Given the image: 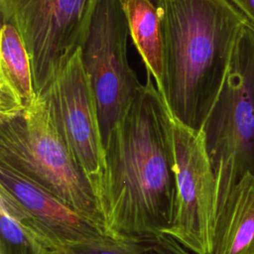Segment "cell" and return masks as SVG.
Listing matches in <instances>:
<instances>
[{
	"mask_svg": "<svg viewBox=\"0 0 254 254\" xmlns=\"http://www.w3.org/2000/svg\"><path fill=\"white\" fill-rule=\"evenodd\" d=\"M212 254H254V175L234 187L217 215Z\"/></svg>",
	"mask_w": 254,
	"mask_h": 254,
	"instance_id": "obj_12",
	"label": "cell"
},
{
	"mask_svg": "<svg viewBox=\"0 0 254 254\" xmlns=\"http://www.w3.org/2000/svg\"><path fill=\"white\" fill-rule=\"evenodd\" d=\"M129 34L147 74L161 91L164 77V42L157 5L153 0H122Z\"/></svg>",
	"mask_w": 254,
	"mask_h": 254,
	"instance_id": "obj_13",
	"label": "cell"
},
{
	"mask_svg": "<svg viewBox=\"0 0 254 254\" xmlns=\"http://www.w3.org/2000/svg\"><path fill=\"white\" fill-rule=\"evenodd\" d=\"M216 194L217 215L232 190L254 175V30L245 25L220 93L201 129Z\"/></svg>",
	"mask_w": 254,
	"mask_h": 254,
	"instance_id": "obj_4",
	"label": "cell"
},
{
	"mask_svg": "<svg viewBox=\"0 0 254 254\" xmlns=\"http://www.w3.org/2000/svg\"><path fill=\"white\" fill-rule=\"evenodd\" d=\"M174 144L176 211L164 234L194 254H212L217 194L203 133L175 119Z\"/></svg>",
	"mask_w": 254,
	"mask_h": 254,
	"instance_id": "obj_7",
	"label": "cell"
},
{
	"mask_svg": "<svg viewBox=\"0 0 254 254\" xmlns=\"http://www.w3.org/2000/svg\"><path fill=\"white\" fill-rule=\"evenodd\" d=\"M43 95L50 103L54 120L74 161L89 182L103 215L105 150L81 49L59 71Z\"/></svg>",
	"mask_w": 254,
	"mask_h": 254,
	"instance_id": "obj_8",
	"label": "cell"
},
{
	"mask_svg": "<svg viewBox=\"0 0 254 254\" xmlns=\"http://www.w3.org/2000/svg\"><path fill=\"white\" fill-rule=\"evenodd\" d=\"M146 254H194L180 244L176 239L161 234L154 239L146 240Z\"/></svg>",
	"mask_w": 254,
	"mask_h": 254,
	"instance_id": "obj_15",
	"label": "cell"
},
{
	"mask_svg": "<svg viewBox=\"0 0 254 254\" xmlns=\"http://www.w3.org/2000/svg\"><path fill=\"white\" fill-rule=\"evenodd\" d=\"M254 30V0H227Z\"/></svg>",
	"mask_w": 254,
	"mask_h": 254,
	"instance_id": "obj_16",
	"label": "cell"
},
{
	"mask_svg": "<svg viewBox=\"0 0 254 254\" xmlns=\"http://www.w3.org/2000/svg\"><path fill=\"white\" fill-rule=\"evenodd\" d=\"M99 1L0 0L2 22L18 31L27 50L38 94L81 49Z\"/></svg>",
	"mask_w": 254,
	"mask_h": 254,
	"instance_id": "obj_5",
	"label": "cell"
},
{
	"mask_svg": "<svg viewBox=\"0 0 254 254\" xmlns=\"http://www.w3.org/2000/svg\"><path fill=\"white\" fill-rule=\"evenodd\" d=\"M0 163L51 191L106 231L91 186L61 134L45 95L37 93L27 111L0 122Z\"/></svg>",
	"mask_w": 254,
	"mask_h": 254,
	"instance_id": "obj_3",
	"label": "cell"
},
{
	"mask_svg": "<svg viewBox=\"0 0 254 254\" xmlns=\"http://www.w3.org/2000/svg\"><path fill=\"white\" fill-rule=\"evenodd\" d=\"M64 254H146V240L104 236L64 246Z\"/></svg>",
	"mask_w": 254,
	"mask_h": 254,
	"instance_id": "obj_14",
	"label": "cell"
},
{
	"mask_svg": "<svg viewBox=\"0 0 254 254\" xmlns=\"http://www.w3.org/2000/svg\"><path fill=\"white\" fill-rule=\"evenodd\" d=\"M0 187L12 193L64 246L110 236L63 199L3 163H0Z\"/></svg>",
	"mask_w": 254,
	"mask_h": 254,
	"instance_id": "obj_9",
	"label": "cell"
},
{
	"mask_svg": "<svg viewBox=\"0 0 254 254\" xmlns=\"http://www.w3.org/2000/svg\"><path fill=\"white\" fill-rule=\"evenodd\" d=\"M153 1H154V2H157V1H158V0H153Z\"/></svg>",
	"mask_w": 254,
	"mask_h": 254,
	"instance_id": "obj_17",
	"label": "cell"
},
{
	"mask_svg": "<svg viewBox=\"0 0 254 254\" xmlns=\"http://www.w3.org/2000/svg\"><path fill=\"white\" fill-rule=\"evenodd\" d=\"M129 27L122 0H100L81 60L92 90L103 146L143 84L128 59Z\"/></svg>",
	"mask_w": 254,
	"mask_h": 254,
	"instance_id": "obj_6",
	"label": "cell"
},
{
	"mask_svg": "<svg viewBox=\"0 0 254 254\" xmlns=\"http://www.w3.org/2000/svg\"><path fill=\"white\" fill-rule=\"evenodd\" d=\"M151 77L104 145L102 211L116 238L154 239L175 216V119Z\"/></svg>",
	"mask_w": 254,
	"mask_h": 254,
	"instance_id": "obj_1",
	"label": "cell"
},
{
	"mask_svg": "<svg viewBox=\"0 0 254 254\" xmlns=\"http://www.w3.org/2000/svg\"><path fill=\"white\" fill-rule=\"evenodd\" d=\"M34 87L30 59L18 31L2 23L0 44V122L23 114L33 104Z\"/></svg>",
	"mask_w": 254,
	"mask_h": 254,
	"instance_id": "obj_10",
	"label": "cell"
},
{
	"mask_svg": "<svg viewBox=\"0 0 254 254\" xmlns=\"http://www.w3.org/2000/svg\"><path fill=\"white\" fill-rule=\"evenodd\" d=\"M0 254H64V245L0 187Z\"/></svg>",
	"mask_w": 254,
	"mask_h": 254,
	"instance_id": "obj_11",
	"label": "cell"
},
{
	"mask_svg": "<svg viewBox=\"0 0 254 254\" xmlns=\"http://www.w3.org/2000/svg\"><path fill=\"white\" fill-rule=\"evenodd\" d=\"M161 92L173 117L201 130L225 80L245 19L227 0H158Z\"/></svg>",
	"mask_w": 254,
	"mask_h": 254,
	"instance_id": "obj_2",
	"label": "cell"
}]
</instances>
